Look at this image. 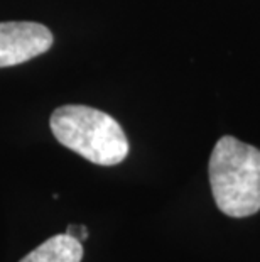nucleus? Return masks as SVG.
<instances>
[{
	"mask_svg": "<svg viewBox=\"0 0 260 262\" xmlns=\"http://www.w3.org/2000/svg\"><path fill=\"white\" fill-rule=\"evenodd\" d=\"M209 185L218 208L233 219L260 210V150L225 136L209 158Z\"/></svg>",
	"mask_w": 260,
	"mask_h": 262,
	"instance_id": "obj_1",
	"label": "nucleus"
},
{
	"mask_svg": "<svg viewBox=\"0 0 260 262\" xmlns=\"http://www.w3.org/2000/svg\"><path fill=\"white\" fill-rule=\"evenodd\" d=\"M54 137L64 147L98 166L120 164L129 154V141L113 117L86 105H64L49 120Z\"/></svg>",
	"mask_w": 260,
	"mask_h": 262,
	"instance_id": "obj_2",
	"label": "nucleus"
},
{
	"mask_svg": "<svg viewBox=\"0 0 260 262\" xmlns=\"http://www.w3.org/2000/svg\"><path fill=\"white\" fill-rule=\"evenodd\" d=\"M53 42V32L37 22H0V68L39 56Z\"/></svg>",
	"mask_w": 260,
	"mask_h": 262,
	"instance_id": "obj_3",
	"label": "nucleus"
},
{
	"mask_svg": "<svg viewBox=\"0 0 260 262\" xmlns=\"http://www.w3.org/2000/svg\"><path fill=\"white\" fill-rule=\"evenodd\" d=\"M83 244L68 233H59L36 247L20 262H81Z\"/></svg>",
	"mask_w": 260,
	"mask_h": 262,
	"instance_id": "obj_4",
	"label": "nucleus"
},
{
	"mask_svg": "<svg viewBox=\"0 0 260 262\" xmlns=\"http://www.w3.org/2000/svg\"><path fill=\"white\" fill-rule=\"evenodd\" d=\"M68 235L75 237L76 241H80L81 244L88 238V228L85 225H69L68 228H66V232Z\"/></svg>",
	"mask_w": 260,
	"mask_h": 262,
	"instance_id": "obj_5",
	"label": "nucleus"
}]
</instances>
